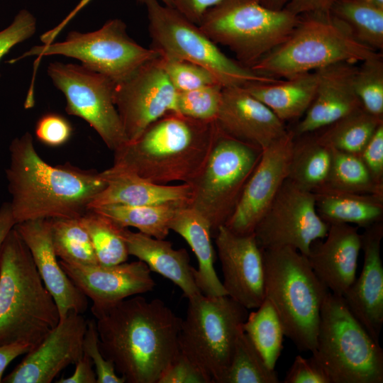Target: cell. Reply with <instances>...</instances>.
<instances>
[{
	"instance_id": "cell-1",
	"label": "cell",
	"mask_w": 383,
	"mask_h": 383,
	"mask_svg": "<svg viewBox=\"0 0 383 383\" xmlns=\"http://www.w3.org/2000/svg\"><path fill=\"white\" fill-rule=\"evenodd\" d=\"M104 356L128 383H157L179 355L182 318L162 300L141 294L91 311Z\"/></svg>"
},
{
	"instance_id": "cell-2",
	"label": "cell",
	"mask_w": 383,
	"mask_h": 383,
	"mask_svg": "<svg viewBox=\"0 0 383 383\" xmlns=\"http://www.w3.org/2000/svg\"><path fill=\"white\" fill-rule=\"evenodd\" d=\"M6 170L16 223L36 219L80 218L106 186L100 172L66 163L52 166L36 151L26 132L9 147Z\"/></svg>"
},
{
	"instance_id": "cell-3",
	"label": "cell",
	"mask_w": 383,
	"mask_h": 383,
	"mask_svg": "<svg viewBox=\"0 0 383 383\" xmlns=\"http://www.w3.org/2000/svg\"><path fill=\"white\" fill-rule=\"evenodd\" d=\"M217 132L215 121L170 113L152 123L136 140L115 150L111 167L157 184H191L205 163Z\"/></svg>"
},
{
	"instance_id": "cell-4",
	"label": "cell",
	"mask_w": 383,
	"mask_h": 383,
	"mask_svg": "<svg viewBox=\"0 0 383 383\" xmlns=\"http://www.w3.org/2000/svg\"><path fill=\"white\" fill-rule=\"evenodd\" d=\"M59 321L55 301L13 227L0 250V345L23 343L33 349Z\"/></svg>"
},
{
	"instance_id": "cell-5",
	"label": "cell",
	"mask_w": 383,
	"mask_h": 383,
	"mask_svg": "<svg viewBox=\"0 0 383 383\" xmlns=\"http://www.w3.org/2000/svg\"><path fill=\"white\" fill-rule=\"evenodd\" d=\"M265 298L275 309L284 336L301 351L316 348L323 303L329 292L307 257L291 247L262 250Z\"/></svg>"
},
{
	"instance_id": "cell-6",
	"label": "cell",
	"mask_w": 383,
	"mask_h": 383,
	"mask_svg": "<svg viewBox=\"0 0 383 383\" xmlns=\"http://www.w3.org/2000/svg\"><path fill=\"white\" fill-rule=\"evenodd\" d=\"M357 42L328 13L300 15L288 38L250 69L274 79H287L338 62H361L377 56Z\"/></svg>"
},
{
	"instance_id": "cell-7",
	"label": "cell",
	"mask_w": 383,
	"mask_h": 383,
	"mask_svg": "<svg viewBox=\"0 0 383 383\" xmlns=\"http://www.w3.org/2000/svg\"><path fill=\"white\" fill-rule=\"evenodd\" d=\"M312 355L331 383H382L383 350L355 318L342 296L323 303Z\"/></svg>"
},
{
	"instance_id": "cell-8",
	"label": "cell",
	"mask_w": 383,
	"mask_h": 383,
	"mask_svg": "<svg viewBox=\"0 0 383 383\" xmlns=\"http://www.w3.org/2000/svg\"><path fill=\"white\" fill-rule=\"evenodd\" d=\"M299 18L284 8H267L260 0H221L205 12L198 26L251 68L288 38Z\"/></svg>"
},
{
	"instance_id": "cell-9",
	"label": "cell",
	"mask_w": 383,
	"mask_h": 383,
	"mask_svg": "<svg viewBox=\"0 0 383 383\" xmlns=\"http://www.w3.org/2000/svg\"><path fill=\"white\" fill-rule=\"evenodd\" d=\"M179 349L208 383H221L231 362L248 309L227 295L199 293L188 299Z\"/></svg>"
},
{
	"instance_id": "cell-10",
	"label": "cell",
	"mask_w": 383,
	"mask_h": 383,
	"mask_svg": "<svg viewBox=\"0 0 383 383\" xmlns=\"http://www.w3.org/2000/svg\"><path fill=\"white\" fill-rule=\"evenodd\" d=\"M151 48L161 57L188 61L209 70L223 87L274 82L224 54L199 26L173 6L145 0Z\"/></svg>"
},
{
	"instance_id": "cell-11",
	"label": "cell",
	"mask_w": 383,
	"mask_h": 383,
	"mask_svg": "<svg viewBox=\"0 0 383 383\" xmlns=\"http://www.w3.org/2000/svg\"><path fill=\"white\" fill-rule=\"evenodd\" d=\"M261 154V149L218 128L206 160L190 184V206L208 221L213 235L233 213Z\"/></svg>"
},
{
	"instance_id": "cell-12",
	"label": "cell",
	"mask_w": 383,
	"mask_h": 383,
	"mask_svg": "<svg viewBox=\"0 0 383 383\" xmlns=\"http://www.w3.org/2000/svg\"><path fill=\"white\" fill-rule=\"evenodd\" d=\"M56 55L79 60L83 66L114 82L126 78L145 62L160 56L154 49L145 48L132 39L127 33L124 21L114 18L96 30L71 31L64 41L33 46L9 63L30 56Z\"/></svg>"
},
{
	"instance_id": "cell-13",
	"label": "cell",
	"mask_w": 383,
	"mask_h": 383,
	"mask_svg": "<svg viewBox=\"0 0 383 383\" xmlns=\"http://www.w3.org/2000/svg\"><path fill=\"white\" fill-rule=\"evenodd\" d=\"M48 74L70 115L84 120L113 152L128 141L114 103V82L82 65L51 62Z\"/></svg>"
},
{
	"instance_id": "cell-14",
	"label": "cell",
	"mask_w": 383,
	"mask_h": 383,
	"mask_svg": "<svg viewBox=\"0 0 383 383\" xmlns=\"http://www.w3.org/2000/svg\"><path fill=\"white\" fill-rule=\"evenodd\" d=\"M328 228L317 212L314 193L287 179L253 234L262 250L291 247L306 257Z\"/></svg>"
},
{
	"instance_id": "cell-15",
	"label": "cell",
	"mask_w": 383,
	"mask_h": 383,
	"mask_svg": "<svg viewBox=\"0 0 383 383\" xmlns=\"http://www.w3.org/2000/svg\"><path fill=\"white\" fill-rule=\"evenodd\" d=\"M113 96L128 142L136 140L152 123L166 114L179 113L177 91L162 66L160 56L114 82Z\"/></svg>"
},
{
	"instance_id": "cell-16",
	"label": "cell",
	"mask_w": 383,
	"mask_h": 383,
	"mask_svg": "<svg viewBox=\"0 0 383 383\" xmlns=\"http://www.w3.org/2000/svg\"><path fill=\"white\" fill-rule=\"evenodd\" d=\"M294 131L262 150L240 200L226 226L238 235L253 233L257 223L288 178L295 140Z\"/></svg>"
},
{
	"instance_id": "cell-17",
	"label": "cell",
	"mask_w": 383,
	"mask_h": 383,
	"mask_svg": "<svg viewBox=\"0 0 383 383\" xmlns=\"http://www.w3.org/2000/svg\"><path fill=\"white\" fill-rule=\"evenodd\" d=\"M214 236L227 296L247 309H257L265 299V270L254 234L238 235L221 226Z\"/></svg>"
},
{
	"instance_id": "cell-18",
	"label": "cell",
	"mask_w": 383,
	"mask_h": 383,
	"mask_svg": "<svg viewBox=\"0 0 383 383\" xmlns=\"http://www.w3.org/2000/svg\"><path fill=\"white\" fill-rule=\"evenodd\" d=\"M87 320L81 313L70 312L60 320L43 340L26 353L4 383H50L67 366L83 355Z\"/></svg>"
},
{
	"instance_id": "cell-19",
	"label": "cell",
	"mask_w": 383,
	"mask_h": 383,
	"mask_svg": "<svg viewBox=\"0 0 383 383\" xmlns=\"http://www.w3.org/2000/svg\"><path fill=\"white\" fill-rule=\"evenodd\" d=\"M59 261L74 285L92 301L91 311L104 309L130 296L151 292L155 286L151 271L139 260L113 265Z\"/></svg>"
},
{
	"instance_id": "cell-20",
	"label": "cell",
	"mask_w": 383,
	"mask_h": 383,
	"mask_svg": "<svg viewBox=\"0 0 383 383\" xmlns=\"http://www.w3.org/2000/svg\"><path fill=\"white\" fill-rule=\"evenodd\" d=\"M224 134L261 150L285 135V122L244 87H223L215 120Z\"/></svg>"
},
{
	"instance_id": "cell-21",
	"label": "cell",
	"mask_w": 383,
	"mask_h": 383,
	"mask_svg": "<svg viewBox=\"0 0 383 383\" xmlns=\"http://www.w3.org/2000/svg\"><path fill=\"white\" fill-rule=\"evenodd\" d=\"M382 236L381 222L366 228L362 235L364 262L361 273L342 296L352 314L379 343L383 325Z\"/></svg>"
},
{
	"instance_id": "cell-22",
	"label": "cell",
	"mask_w": 383,
	"mask_h": 383,
	"mask_svg": "<svg viewBox=\"0 0 383 383\" xmlns=\"http://www.w3.org/2000/svg\"><path fill=\"white\" fill-rule=\"evenodd\" d=\"M15 228L28 248L46 288L57 304L60 320L70 312L82 314L88 299L62 268L52 243L50 219H36L16 223Z\"/></svg>"
},
{
	"instance_id": "cell-23",
	"label": "cell",
	"mask_w": 383,
	"mask_h": 383,
	"mask_svg": "<svg viewBox=\"0 0 383 383\" xmlns=\"http://www.w3.org/2000/svg\"><path fill=\"white\" fill-rule=\"evenodd\" d=\"M323 239L312 244L306 257L329 292L343 296L356 279L362 235L351 224L331 223Z\"/></svg>"
},
{
	"instance_id": "cell-24",
	"label": "cell",
	"mask_w": 383,
	"mask_h": 383,
	"mask_svg": "<svg viewBox=\"0 0 383 383\" xmlns=\"http://www.w3.org/2000/svg\"><path fill=\"white\" fill-rule=\"evenodd\" d=\"M355 63L338 62L316 70L314 98L296 126L295 135L323 129L342 117L362 108L353 87Z\"/></svg>"
},
{
	"instance_id": "cell-25",
	"label": "cell",
	"mask_w": 383,
	"mask_h": 383,
	"mask_svg": "<svg viewBox=\"0 0 383 383\" xmlns=\"http://www.w3.org/2000/svg\"><path fill=\"white\" fill-rule=\"evenodd\" d=\"M106 182L89 205L93 209L104 205H156L172 201L190 204L192 187L190 184L162 185L148 181L136 174L108 168L100 172Z\"/></svg>"
},
{
	"instance_id": "cell-26",
	"label": "cell",
	"mask_w": 383,
	"mask_h": 383,
	"mask_svg": "<svg viewBox=\"0 0 383 383\" xmlns=\"http://www.w3.org/2000/svg\"><path fill=\"white\" fill-rule=\"evenodd\" d=\"M122 235L129 255L145 262L150 271L170 279L182 291L187 299L201 293L196 284L194 270L188 252L174 249L170 242L140 232L122 228Z\"/></svg>"
},
{
	"instance_id": "cell-27",
	"label": "cell",
	"mask_w": 383,
	"mask_h": 383,
	"mask_svg": "<svg viewBox=\"0 0 383 383\" xmlns=\"http://www.w3.org/2000/svg\"><path fill=\"white\" fill-rule=\"evenodd\" d=\"M170 228L187 242L196 257L198 269L194 268V277L200 292L209 296L227 295L215 270L213 235L208 221L189 204L176 212Z\"/></svg>"
},
{
	"instance_id": "cell-28",
	"label": "cell",
	"mask_w": 383,
	"mask_h": 383,
	"mask_svg": "<svg viewBox=\"0 0 383 383\" xmlns=\"http://www.w3.org/2000/svg\"><path fill=\"white\" fill-rule=\"evenodd\" d=\"M313 192L317 212L328 224H355L367 228L382 221L383 196L341 191L327 186Z\"/></svg>"
},
{
	"instance_id": "cell-29",
	"label": "cell",
	"mask_w": 383,
	"mask_h": 383,
	"mask_svg": "<svg viewBox=\"0 0 383 383\" xmlns=\"http://www.w3.org/2000/svg\"><path fill=\"white\" fill-rule=\"evenodd\" d=\"M316 71L244 87L285 122L304 116L316 93Z\"/></svg>"
},
{
	"instance_id": "cell-30",
	"label": "cell",
	"mask_w": 383,
	"mask_h": 383,
	"mask_svg": "<svg viewBox=\"0 0 383 383\" xmlns=\"http://www.w3.org/2000/svg\"><path fill=\"white\" fill-rule=\"evenodd\" d=\"M189 204L187 201L146 206L109 204L89 209L109 218L121 227H133L142 233L165 239L170 231V224L176 212Z\"/></svg>"
},
{
	"instance_id": "cell-31",
	"label": "cell",
	"mask_w": 383,
	"mask_h": 383,
	"mask_svg": "<svg viewBox=\"0 0 383 383\" xmlns=\"http://www.w3.org/2000/svg\"><path fill=\"white\" fill-rule=\"evenodd\" d=\"M329 13L360 43L383 50V9L360 0H335Z\"/></svg>"
},
{
	"instance_id": "cell-32",
	"label": "cell",
	"mask_w": 383,
	"mask_h": 383,
	"mask_svg": "<svg viewBox=\"0 0 383 383\" xmlns=\"http://www.w3.org/2000/svg\"><path fill=\"white\" fill-rule=\"evenodd\" d=\"M331 163V150L316 137L294 140L288 178L299 187L313 192L326 183Z\"/></svg>"
},
{
	"instance_id": "cell-33",
	"label": "cell",
	"mask_w": 383,
	"mask_h": 383,
	"mask_svg": "<svg viewBox=\"0 0 383 383\" xmlns=\"http://www.w3.org/2000/svg\"><path fill=\"white\" fill-rule=\"evenodd\" d=\"M383 118L360 108L323 128L316 137L327 148L360 155Z\"/></svg>"
},
{
	"instance_id": "cell-34",
	"label": "cell",
	"mask_w": 383,
	"mask_h": 383,
	"mask_svg": "<svg viewBox=\"0 0 383 383\" xmlns=\"http://www.w3.org/2000/svg\"><path fill=\"white\" fill-rule=\"evenodd\" d=\"M242 328L269 367L274 370L283 348L284 334L272 303L265 298L257 310L248 315Z\"/></svg>"
},
{
	"instance_id": "cell-35",
	"label": "cell",
	"mask_w": 383,
	"mask_h": 383,
	"mask_svg": "<svg viewBox=\"0 0 383 383\" xmlns=\"http://www.w3.org/2000/svg\"><path fill=\"white\" fill-rule=\"evenodd\" d=\"M54 251L60 260L79 265L99 264L89 235L80 218L50 219Z\"/></svg>"
},
{
	"instance_id": "cell-36",
	"label": "cell",
	"mask_w": 383,
	"mask_h": 383,
	"mask_svg": "<svg viewBox=\"0 0 383 383\" xmlns=\"http://www.w3.org/2000/svg\"><path fill=\"white\" fill-rule=\"evenodd\" d=\"M80 221L89 235L99 264L113 265L127 261L129 253L121 233L123 227L92 209H88Z\"/></svg>"
},
{
	"instance_id": "cell-37",
	"label": "cell",
	"mask_w": 383,
	"mask_h": 383,
	"mask_svg": "<svg viewBox=\"0 0 383 383\" xmlns=\"http://www.w3.org/2000/svg\"><path fill=\"white\" fill-rule=\"evenodd\" d=\"M271 369L242 330L239 333L228 367L221 383H278Z\"/></svg>"
},
{
	"instance_id": "cell-38",
	"label": "cell",
	"mask_w": 383,
	"mask_h": 383,
	"mask_svg": "<svg viewBox=\"0 0 383 383\" xmlns=\"http://www.w3.org/2000/svg\"><path fill=\"white\" fill-rule=\"evenodd\" d=\"M331 150V167L324 186L341 191L383 196V187L373 181L359 155Z\"/></svg>"
},
{
	"instance_id": "cell-39",
	"label": "cell",
	"mask_w": 383,
	"mask_h": 383,
	"mask_svg": "<svg viewBox=\"0 0 383 383\" xmlns=\"http://www.w3.org/2000/svg\"><path fill=\"white\" fill-rule=\"evenodd\" d=\"M353 87L362 108L370 114L383 118V57L379 53L357 67Z\"/></svg>"
},
{
	"instance_id": "cell-40",
	"label": "cell",
	"mask_w": 383,
	"mask_h": 383,
	"mask_svg": "<svg viewBox=\"0 0 383 383\" xmlns=\"http://www.w3.org/2000/svg\"><path fill=\"white\" fill-rule=\"evenodd\" d=\"M223 87L212 84L177 92V110L182 115L204 121H214L222 97Z\"/></svg>"
},
{
	"instance_id": "cell-41",
	"label": "cell",
	"mask_w": 383,
	"mask_h": 383,
	"mask_svg": "<svg viewBox=\"0 0 383 383\" xmlns=\"http://www.w3.org/2000/svg\"><path fill=\"white\" fill-rule=\"evenodd\" d=\"M160 60L169 80L177 92L220 84L209 70L196 64L161 56Z\"/></svg>"
},
{
	"instance_id": "cell-42",
	"label": "cell",
	"mask_w": 383,
	"mask_h": 383,
	"mask_svg": "<svg viewBox=\"0 0 383 383\" xmlns=\"http://www.w3.org/2000/svg\"><path fill=\"white\" fill-rule=\"evenodd\" d=\"M83 353L89 357L95 368L96 383L125 382V379L117 374L113 364L104 356L100 350L95 319L87 320Z\"/></svg>"
},
{
	"instance_id": "cell-43",
	"label": "cell",
	"mask_w": 383,
	"mask_h": 383,
	"mask_svg": "<svg viewBox=\"0 0 383 383\" xmlns=\"http://www.w3.org/2000/svg\"><path fill=\"white\" fill-rule=\"evenodd\" d=\"M35 133L42 143L50 147H59L71 138L72 127L67 119L55 113H48L38 121Z\"/></svg>"
},
{
	"instance_id": "cell-44",
	"label": "cell",
	"mask_w": 383,
	"mask_h": 383,
	"mask_svg": "<svg viewBox=\"0 0 383 383\" xmlns=\"http://www.w3.org/2000/svg\"><path fill=\"white\" fill-rule=\"evenodd\" d=\"M36 19L28 10H21L12 23L0 31V60L16 45L30 38L36 30Z\"/></svg>"
},
{
	"instance_id": "cell-45",
	"label": "cell",
	"mask_w": 383,
	"mask_h": 383,
	"mask_svg": "<svg viewBox=\"0 0 383 383\" xmlns=\"http://www.w3.org/2000/svg\"><path fill=\"white\" fill-rule=\"evenodd\" d=\"M284 382L331 383V381L313 355L309 358H305L298 355L287 372Z\"/></svg>"
},
{
	"instance_id": "cell-46",
	"label": "cell",
	"mask_w": 383,
	"mask_h": 383,
	"mask_svg": "<svg viewBox=\"0 0 383 383\" xmlns=\"http://www.w3.org/2000/svg\"><path fill=\"white\" fill-rule=\"evenodd\" d=\"M359 156L373 181L383 187V123L377 128Z\"/></svg>"
},
{
	"instance_id": "cell-47",
	"label": "cell",
	"mask_w": 383,
	"mask_h": 383,
	"mask_svg": "<svg viewBox=\"0 0 383 383\" xmlns=\"http://www.w3.org/2000/svg\"><path fill=\"white\" fill-rule=\"evenodd\" d=\"M157 383H208L202 373L182 354L166 368Z\"/></svg>"
},
{
	"instance_id": "cell-48",
	"label": "cell",
	"mask_w": 383,
	"mask_h": 383,
	"mask_svg": "<svg viewBox=\"0 0 383 383\" xmlns=\"http://www.w3.org/2000/svg\"><path fill=\"white\" fill-rule=\"evenodd\" d=\"M221 0H172V6L187 18L199 25L205 12Z\"/></svg>"
},
{
	"instance_id": "cell-49",
	"label": "cell",
	"mask_w": 383,
	"mask_h": 383,
	"mask_svg": "<svg viewBox=\"0 0 383 383\" xmlns=\"http://www.w3.org/2000/svg\"><path fill=\"white\" fill-rule=\"evenodd\" d=\"M335 0H289L284 9L300 16L307 13H328Z\"/></svg>"
},
{
	"instance_id": "cell-50",
	"label": "cell",
	"mask_w": 383,
	"mask_h": 383,
	"mask_svg": "<svg viewBox=\"0 0 383 383\" xmlns=\"http://www.w3.org/2000/svg\"><path fill=\"white\" fill-rule=\"evenodd\" d=\"M57 383H96V375L93 370V364L89 357L83 353L82 356L75 363L73 374L61 378Z\"/></svg>"
},
{
	"instance_id": "cell-51",
	"label": "cell",
	"mask_w": 383,
	"mask_h": 383,
	"mask_svg": "<svg viewBox=\"0 0 383 383\" xmlns=\"http://www.w3.org/2000/svg\"><path fill=\"white\" fill-rule=\"evenodd\" d=\"M32 348L26 343H13L0 345V383L7 366L17 357L26 354Z\"/></svg>"
},
{
	"instance_id": "cell-52",
	"label": "cell",
	"mask_w": 383,
	"mask_h": 383,
	"mask_svg": "<svg viewBox=\"0 0 383 383\" xmlns=\"http://www.w3.org/2000/svg\"><path fill=\"white\" fill-rule=\"evenodd\" d=\"M92 0H80L77 6L68 13V15L55 28L44 33L40 38L43 44H49L54 41L62 30L67 23Z\"/></svg>"
},
{
	"instance_id": "cell-53",
	"label": "cell",
	"mask_w": 383,
	"mask_h": 383,
	"mask_svg": "<svg viewBox=\"0 0 383 383\" xmlns=\"http://www.w3.org/2000/svg\"><path fill=\"white\" fill-rule=\"evenodd\" d=\"M16 224L10 202L4 203L0 206V250L7 235Z\"/></svg>"
},
{
	"instance_id": "cell-54",
	"label": "cell",
	"mask_w": 383,
	"mask_h": 383,
	"mask_svg": "<svg viewBox=\"0 0 383 383\" xmlns=\"http://www.w3.org/2000/svg\"><path fill=\"white\" fill-rule=\"evenodd\" d=\"M289 0H260L261 3L267 8L272 9H282Z\"/></svg>"
},
{
	"instance_id": "cell-55",
	"label": "cell",
	"mask_w": 383,
	"mask_h": 383,
	"mask_svg": "<svg viewBox=\"0 0 383 383\" xmlns=\"http://www.w3.org/2000/svg\"><path fill=\"white\" fill-rule=\"evenodd\" d=\"M374 7L383 9V0H360Z\"/></svg>"
},
{
	"instance_id": "cell-56",
	"label": "cell",
	"mask_w": 383,
	"mask_h": 383,
	"mask_svg": "<svg viewBox=\"0 0 383 383\" xmlns=\"http://www.w3.org/2000/svg\"><path fill=\"white\" fill-rule=\"evenodd\" d=\"M136 1L140 4H144L145 0H136ZM158 1L166 6H172V0H158Z\"/></svg>"
}]
</instances>
